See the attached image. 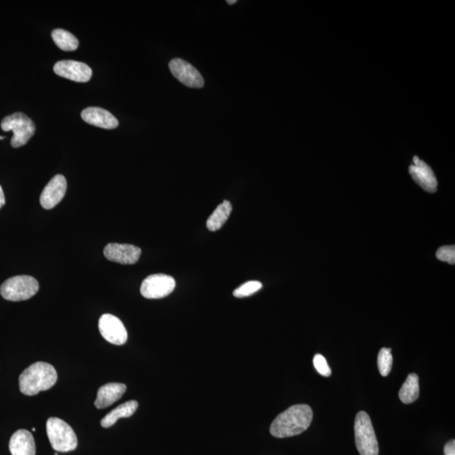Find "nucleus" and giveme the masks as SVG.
I'll use <instances>...</instances> for the list:
<instances>
[{"label":"nucleus","instance_id":"obj_5","mask_svg":"<svg viewBox=\"0 0 455 455\" xmlns=\"http://www.w3.org/2000/svg\"><path fill=\"white\" fill-rule=\"evenodd\" d=\"M38 290L39 283L36 278L21 275L6 280L0 288V294L6 300L23 301L30 299Z\"/></svg>","mask_w":455,"mask_h":455},{"label":"nucleus","instance_id":"obj_20","mask_svg":"<svg viewBox=\"0 0 455 455\" xmlns=\"http://www.w3.org/2000/svg\"><path fill=\"white\" fill-rule=\"evenodd\" d=\"M52 40L61 50L70 52L76 51L78 47V41L72 33L63 29H55L52 32Z\"/></svg>","mask_w":455,"mask_h":455},{"label":"nucleus","instance_id":"obj_28","mask_svg":"<svg viewBox=\"0 0 455 455\" xmlns=\"http://www.w3.org/2000/svg\"><path fill=\"white\" fill-rule=\"evenodd\" d=\"M4 139V137L0 136V140Z\"/></svg>","mask_w":455,"mask_h":455},{"label":"nucleus","instance_id":"obj_27","mask_svg":"<svg viewBox=\"0 0 455 455\" xmlns=\"http://www.w3.org/2000/svg\"><path fill=\"white\" fill-rule=\"evenodd\" d=\"M236 2H237L236 0H227V3L230 4V6H232V4H235Z\"/></svg>","mask_w":455,"mask_h":455},{"label":"nucleus","instance_id":"obj_23","mask_svg":"<svg viewBox=\"0 0 455 455\" xmlns=\"http://www.w3.org/2000/svg\"><path fill=\"white\" fill-rule=\"evenodd\" d=\"M437 259L442 261L448 262L450 265L455 264V247L445 246L442 247L436 252Z\"/></svg>","mask_w":455,"mask_h":455},{"label":"nucleus","instance_id":"obj_19","mask_svg":"<svg viewBox=\"0 0 455 455\" xmlns=\"http://www.w3.org/2000/svg\"><path fill=\"white\" fill-rule=\"evenodd\" d=\"M400 399L405 404H410L419 397V379L415 374H410L401 388Z\"/></svg>","mask_w":455,"mask_h":455},{"label":"nucleus","instance_id":"obj_16","mask_svg":"<svg viewBox=\"0 0 455 455\" xmlns=\"http://www.w3.org/2000/svg\"><path fill=\"white\" fill-rule=\"evenodd\" d=\"M126 391V386L121 383H109L99 389L95 401L96 408L104 409L120 400Z\"/></svg>","mask_w":455,"mask_h":455},{"label":"nucleus","instance_id":"obj_29","mask_svg":"<svg viewBox=\"0 0 455 455\" xmlns=\"http://www.w3.org/2000/svg\"><path fill=\"white\" fill-rule=\"evenodd\" d=\"M54 455H59V454H58V453H55V454H54Z\"/></svg>","mask_w":455,"mask_h":455},{"label":"nucleus","instance_id":"obj_15","mask_svg":"<svg viewBox=\"0 0 455 455\" xmlns=\"http://www.w3.org/2000/svg\"><path fill=\"white\" fill-rule=\"evenodd\" d=\"M8 448L12 455H36L34 437L28 430L16 431L11 437Z\"/></svg>","mask_w":455,"mask_h":455},{"label":"nucleus","instance_id":"obj_21","mask_svg":"<svg viewBox=\"0 0 455 455\" xmlns=\"http://www.w3.org/2000/svg\"><path fill=\"white\" fill-rule=\"evenodd\" d=\"M378 367L380 374L386 377L391 373L393 358L391 348H382L378 355Z\"/></svg>","mask_w":455,"mask_h":455},{"label":"nucleus","instance_id":"obj_18","mask_svg":"<svg viewBox=\"0 0 455 455\" xmlns=\"http://www.w3.org/2000/svg\"><path fill=\"white\" fill-rule=\"evenodd\" d=\"M232 212V205L229 201H224L214 210L212 215L208 218L207 227L210 231L215 232L220 230L225 224Z\"/></svg>","mask_w":455,"mask_h":455},{"label":"nucleus","instance_id":"obj_14","mask_svg":"<svg viewBox=\"0 0 455 455\" xmlns=\"http://www.w3.org/2000/svg\"><path fill=\"white\" fill-rule=\"evenodd\" d=\"M82 119L87 124L106 129H113L119 125L111 112L100 107H88L81 113Z\"/></svg>","mask_w":455,"mask_h":455},{"label":"nucleus","instance_id":"obj_7","mask_svg":"<svg viewBox=\"0 0 455 455\" xmlns=\"http://www.w3.org/2000/svg\"><path fill=\"white\" fill-rule=\"evenodd\" d=\"M175 288L176 281L172 276L154 274L143 280L140 292L146 299L158 300L172 294Z\"/></svg>","mask_w":455,"mask_h":455},{"label":"nucleus","instance_id":"obj_26","mask_svg":"<svg viewBox=\"0 0 455 455\" xmlns=\"http://www.w3.org/2000/svg\"><path fill=\"white\" fill-rule=\"evenodd\" d=\"M6 204V198H4V191L1 186H0V208L4 207V205Z\"/></svg>","mask_w":455,"mask_h":455},{"label":"nucleus","instance_id":"obj_9","mask_svg":"<svg viewBox=\"0 0 455 455\" xmlns=\"http://www.w3.org/2000/svg\"><path fill=\"white\" fill-rule=\"evenodd\" d=\"M170 72L184 85L190 88H203L204 80L199 70L181 59H174L169 64Z\"/></svg>","mask_w":455,"mask_h":455},{"label":"nucleus","instance_id":"obj_10","mask_svg":"<svg viewBox=\"0 0 455 455\" xmlns=\"http://www.w3.org/2000/svg\"><path fill=\"white\" fill-rule=\"evenodd\" d=\"M141 253V249L128 244L111 243L104 249L107 259L125 265L136 264Z\"/></svg>","mask_w":455,"mask_h":455},{"label":"nucleus","instance_id":"obj_13","mask_svg":"<svg viewBox=\"0 0 455 455\" xmlns=\"http://www.w3.org/2000/svg\"><path fill=\"white\" fill-rule=\"evenodd\" d=\"M413 165L409 168V172L413 180L418 184L422 189L428 192H435L437 187V178L430 166L425 162L420 160L418 157L413 158Z\"/></svg>","mask_w":455,"mask_h":455},{"label":"nucleus","instance_id":"obj_1","mask_svg":"<svg viewBox=\"0 0 455 455\" xmlns=\"http://www.w3.org/2000/svg\"><path fill=\"white\" fill-rule=\"evenodd\" d=\"M313 419V410L308 405L291 406L274 420L270 432L275 437L284 439L297 436L307 430Z\"/></svg>","mask_w":455,"mask_h":455},{"label":"nucleus","instance_id":"obj_3","mask_svg":"<svg viewBox=\"0 0 455 455\" xmlns=\"http://www.w3.org/2000/svg\"><path fill=\"white\" fill-rule=\"evenodd\" d=\"M47 433L52 449L55 451H73L78 446L76 432L62 419L51 418L47 422Z\"/></svg>","mask_w":455,"mask_h":455},{"label":"nucleus","instance_id":"obj_22","mask_svg":"<svg viewBox=\"0 0 455 455\" xmlns=\"http://www.w3.org/2000/svg\"><path fill=\"white\" fill-rule=\"evenodd\" d=\"M262 288V284L258 281L247 282L234 291L236 297H244L256 294Z\"/></svg>","mask_w":455,"mask_h":455},{"label":"nucleus","instance_id":"obj_12","mask_svg":"<svg viewBox=\"0 0 455 455\" xmlns=\"http://www.w3.org/2000/svg\"><path fill=\"white\" fill-rule=\"evenodd\" d=\"M67 191V181L62 175H57L42 191L40 203L45 209L54 208L64 198Z\"/></svg>","mask_w":455,"mask_h":455},{"label":"nucleus","instance_id":"obj_4","mask_svg":"<svg viewBox=\"0 0 455 455\" xmlns=\"http://www.w3.org/2000/svg\"><path fill=\"white\" fill-rule=\"evenodd\" d=\"M354 431L356 447L361 455H379L377 437L370 415L365 411H360L357 414Z\"/></svg>","mask_w":455,"mask_h":455},{"label":"nucleus","instance_id":"obj_25","mask_svg":"<svg viewBox=\"0 0 455 455\" xmlns=\"http://www.w3.org/2000/svg\"><path fill=\"white\" fill-rule=\"evenodd\" d=\"M444 455H455V441H449L444 446Z\"/></svg>","mask_w":455,"mask_h":455},{"label":"nucleus","instance_id":"obj_2","mask_svg":"<svg viewBox=\"0 0 455 455\" xmlns=\"http://www.w3.org/2000/svg\"><path fill=\"white\" fill-rule=\"evenodd\" d=\"M58 380V374L47 362H37L23 371L19 378L20 392L25 396H36L51 389Z\"/></svg>","mask_w":455,"mask_h":455},{"label":"nucleus","instance_id":"obj_24","mask_svg":"<svg viewBox=\"0 0 455 455\" xmlns=\"http://www.w3.org/2000/svg\"><path fill=\"white\" fill-rule=\"evenodd\" d=\"M314 366L316 367L318 373L325 377H329L331 374V370L328 365L326 360L321 354H317L314 358Z\"/></svg>","mask_w":455,"mask_h":455},{"label":"nucleus","instance_id":"obj_6","mask_svg":"<svg viewBox=\"0 0 455 455\" xmlns=\"http://www.w3.org/2000/svg\"><path fill=\"white\" fill-rule=\"evenodd\" d=\"M1 129L4 132L12 131L14 134L11 139V146L14 148L25 146L36 132V126L33 121L23 112H16L4 117L1 122Z\"/></svg>","mask_w":455,"mask_h":455},{"label":"nucleus","instance_id":"obj_11","mask_svg":"<svg viewBox=\"0 0 455 455\" xmlns=\"http://www.w3.org/2000/svg\"><path fill=\"white\" fill-rule=\"evenodd\" d=\"M54 70L58 76L76 82H88L92 77V70L88 65L77 61H59L54 65Z\"/></svg>","mask_w":455,"mask_h":455},{"label":"nucleus","instance_id":"obj_8","mask_svg":"<svg viewBox=\"0 0 455 455\" xmlns=\"http://www.w3.org/2000/svg\"><path fill=\"white\" fill-rule=\"evenodd\" d=\"M100 334L108 343L114 345H124L128 341V331L120 319L111 314H105L100 318Z\"/></svg>","mask_w":455,"mask_h":455},{"label":"nucleus","instance_id":"obj_17","mask_svg":"<svg viewBox=\"0 0 455 455\" xmlns=\"http://www.w3.org/2000/svg\"><path fill=\"white\" fill-rule=\"evenodd\" d=\"M138 408V403L136 401L125 402V403L118 406L111 413L105 415L102 422H100V425L105 428L111 427L117 422L118 419L130 418L131 415L135 413Z\"/></svg>","mask_w":455,"mask_h":455}]
</instances>
